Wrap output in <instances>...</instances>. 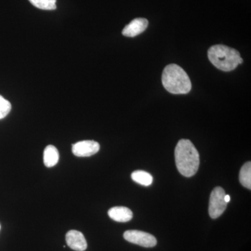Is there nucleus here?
<instances>
[{"label": "nucleus", "mask_w": 251, "mask_h": 251, "mask_svg": "<svg viewBox=\"0 0 251 251\" xmlns=\"http://www.w3.org/2000/svg\"><path fill=\"white\" fill-rule=\"evenodd\" d=\"M110 219L117 222H128L133 218V212L125 206H115L108 211Z\"/></svg>", "instance_id": "obj_9"}, {"label": "nucleus", "mask_w": 251, "mask_h": 251, "mask_svg": "<svg viewBox=\"0 0 251 251\" xmlns=\"http://www.w3.org/2000/svg\"><path fill=\"white\" fill-rule=\"evenodd\" d=\"M100 150V145L94 140H84L74 144L72 151L75 156L89 157L96 154Z\"/></svg>", "instance_id": "obj_6"}, {"label": "nucleus", "mask_w": 251, "mask_h": 251, "mask_svg": "<svg viewBox=\"0 0 251 251\" xmlns=\"http://www.w3.org/2000/svg\"><path fill=\"white\" fill-rule=\"evenodd\" d=\"M225 201H226V202L228 203L229 201H230V196H229V195H226L225 196Z\"/></svg>", "instance_id": "obj_15"}, {"label": "nucleus", "mask_w": 251, "mask_h": 251, "mask_svg": "<svg viewBox=\"0 0 251 251\" xmlns=\"http://www.w3.org/2000/svg\"><path fill=\"white\" fill-rule=\"evenodd\" d=\"M175 163L180 174L191 177L197 173L200 166V156L197 149L191 140L181 139L175 151Z\"/></svg>", "instance_id": "obj_1"}, {"label": "nucleus", "mask_w": 251, "mask_h": 251, "mask_svg": "<svg viewBox=\"0 0 251 251\" xmlns=\"http://www.w3.org/2000/svg\"><path fill=\"white\" fill-rule=\"evenodd\" d=\"M208 58L214 67L224 72L233 71L244 62L237 50L224 45L211 46L208 50Z\"/></svg>", "instance_id": "obj_3"}, {"label": "nucleus", "mask_w": 251, "mask_h": 251, "mask_svg": "<svg viewBox=\"0 0 251 251\" xmlns=\"http://www.w3.org/2000/svg\"><path fill=\"white\" fill-rule=\"evenodd\" d=\"M33 6L42 10H54L57 8V0H29Z\"/></svg>", "instance_id": "obj_13"}, {"label": "nucleus", "mask_w": 251, "mask_h": 251, "mask_svg": "<svg viewBox=\"0 0 251 251\" xmlns=\"http://www.w3.org/2000/svg\"><path fill=\"white\" fill-rule=\"evenodd\" d=\"M239 181L244 187L251 189V163L247 162L241 168L239 173Z\"/></svg>", "instance_id": "obj_11"}, {"label": "nucleus", "mask_w": 251, "mask_h": 251, "mask_svg": "<svg viewBox=\"0 0 251 251\" xmlns=\"http://www.w3.org/2000/svg\"><path fill=\"white\" fill-rule=\"evenodd\" d=\"M226 193L224 188L216 187L211 193L209 204V214L211 219H216L224 214L227 203L225 201Z\"/></svg>", "instance_id": "obj_4"}, {"label": "nucleus", "mask_w": 251, "mask_h": 251, "mask_svg": "<svg viewBox=\"0 0 251 251\" xmlns=\"http://www.w3.org/2000/svg\"><path fill=\"white\" fill-rule=\"evenodd\" d=\"M0 228H1V226H0Z\"/></svg>", "instance_id": "obj_16"}, {"label": "nucleus", "mask_w": 251, "mask_h": 251, "mask_svg": "<svg viewBox=\"0 0 251 251\" xmlns=\"http://www.w3.org/2000/svg\"><path fill=\"white\" fill-rule=\"evenodd\" d=\"M148 25L149 22L146 18H135L124 28L122 34L127 37H135L145 31Z\"/></svg>", "instance_id": "obj_7"}, {"label": "nucleus", "mask_w": 251, "mask_h": 251, "mask_svg": "<svg viewBox=\"0 0 251 251\" xmlns=\"http://www.w3.org/2000/svg\"><path fill=\"white\" fill-rule=\"evenodd\" d=\"M124 238L127 242L145 248L154 247L157 244L156 239L152 234L143 231H126L124 234Z\"/></svg>", "instance_id": "obj_5"}, {"label": "nucleus", "mask_w": 251, "mask_h": 251, "mask_svg": "<svg viewBox=\"0 0 251 251\" xmlns=\"http://www.w3.org/2000/svg\"><path fill=\"white\" fill-rule=\"evenodd\" d=\"M11 110V103L9 100L5 99L2 96L0 95V120L7 116Z\"/></svg>", "instance_id": "obj_14"}, {"label": "nucleus", "mask_w": 251, "mask_h": 251, "mask_svg": "<svg viewBox=\"0 0 251 251\" xmlns=\"http://www.w3.org/2000/svg\"><path fill=\"white\" fill-rule=\"evenodd\" d=\"M162 83L170 93L186 94L191 90L192 85L188 74L176 64L167 66L162 74Z\"/></svg>", "instance_id": "obj_2"}, {"label": "nucleus", "mask_w": 251, "mask_h": 251, "mask_svg": "<svg viewBox=\"0 0 251 251\" xmlns=\"http://www.w3.org/2000/svg\"><path fill=\"white\" fill-rule=\"evenodd\" d=\"M131 178L135 182L143 186H150L153 182V177L150 173L143 171H136L131 174Z\"/></svg>", "instance_id": "obj_12"}, {"label": "nucleus", "mask_w": 251, "mask_h": 251, "mask_svg": "<svg viewBox=\"0 0 251 251\" xmlns=\"http://www.w3.org/2000/svg\"><path fill=\"white\" fill-rule=\"evenodd\" d=\"M59 151L53 145L46 147L44 152V165L48 168H52L59 161Z\"/></svg>", "instance_id": "obj_10"}, {"label": "nucleus", "mask_w": 251, "mask_h": 251, "mask_svg": "<svg viewBox=\"0 0 251 251\" xmlns=\"http://www.w3.org/2000/svg\"><path fill=\"white\" fill-rule=\"evenodd\" d=\"M67 245L75 251H85L87 248V241L82 232L70 230L66 235Z\"/></svg>", "instance_id": "obj_8"}]
</instances>
